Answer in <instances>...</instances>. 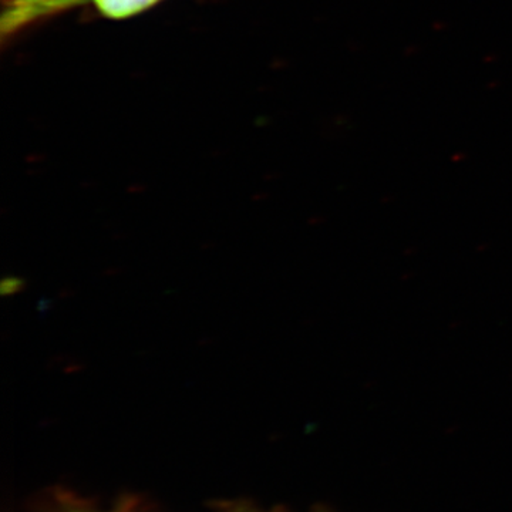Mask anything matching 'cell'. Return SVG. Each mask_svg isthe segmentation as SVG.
Instances as JSON below:
<instances>
[{"label": "cell", "mask_w": 512, "mask_h": 512, "mask_svg": "<svg viewBox=\"0 0 512 512\" xmlns=\"http://www.w3.org/2000/svg\"><path fill=\"white\" fill-rule=\"evenodd\" d=\"M87 2L89 0H9L0 18V35H16L33 23Z\"/></svg>", "instance_id": "1"}, {"label": "cell", "mask_w": 512, "mask_h": 512, "mask_svg": "<svg viewBox=\"0 0 512 512\" xmlns=\"http://www.w3.org/2000/svg\"><path fill=\"white\" fill-rule=\"evenodd\" d=\"M93 2L103 15L113 19H123L151 8L158 0H93Z\"/></svg>", "instance_id": "2"}, {"label": "cell", "mask_w": 512, "mask_h": 512, "mask_svg": "<svg viewBox=\"0 0 512 512\" xmlns=\"http://www.w3.org/2000/svg\"><path fill=\"white\" fill-rule=\"evenodd\" d=\"M23 281L19 278H6L5 281L2 282V295H15L19 291L23 289Z\"/></svg>", "instance_id": "3"}, {"label": "cell", "mask_w": 512, "mask_h": 512, "mask_svg": "<svg viewBox=\"0 0 512 512\" xmlns=\"http://www.w3.org/2000/svg\"><path fill=\"white\" fill-rule=\"evenodd\" d=\"M57 512H107V511H97L92 510V508H83V507H72V505H64L63 508L57 510Z\"/></svg>", "instance_id": "4"}, {"label": "cell", "mask_w": 512, "mask_h": 512, "mask_svg": "<svg viewBox=\"0 0 512 512\" xmlns=\"http://www.w3.org/2000/svg\"><path fill=\"white\" fill-rule=\"evenodd\" d=\"M248 512H262V511H248Z\"/></svg>", "instance_id": "5"}]
</instances>
